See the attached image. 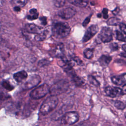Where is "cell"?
<instances>
[{"label":"cell","instance_id":"cell-1","mask_svg":"<svg viewBox=\"0 0 126 126\" xmlns=\"http://www.w3.org/2000/svg\"><path fill=\"white\" fill-rule=\"evenodd\" d=\"M59 99L57 96L51 95L42 103L40 108V112L43 115L48 114L56 108Z\"/></svg>","mask_w":126,"mask_h":126},{"label":"cell","instance_id":"cell-2","mask_svg":"<svg viewBox=\"0 0 126 126\" xmlns=\"http://www.w3.org/2000/svg\"><path fill=\"white\" fill-rule=\"evenodd\" d=\"M70 31L69 26L65 22H57L52 28V32L54 35L59 38H64L67 36Z\"/></svg>","mask_w":126,"mask_h":126},{"label":"cell","instance_id":"cell-3","mask_svg":"<svg viewBox=\"0 0 126 126\" xmlns=\"http://www.w3.org/2000/svg\"><path fill=\"white\" fill-rule=\"evenodd\" d=\"M69 83L65 80H60L54 84L49 89L51 95L57 96L65 92L69 88Z\"/></svg>","mask_w":126,"mask_h":126},{"label":"cell","instance_id":"cell-4","mask_svg":"<svg viewBox=\"0 0 126 126\" xmlns=\"http://www.w3.org/2000/svg\"><path fill=\"white\" fill-rule=\"evenodd\" d=\"M50 88L46 84H43L31 91L30 97L33 99H38L45 96L49 93Z\"/></svg>","mask_w":126,"mask_h":126},{"label":"cell","instance_id":"cell-5","mask_svg":"<svg viewBox=\"0 0 126 126\" xmlns=\"http://www.w3.org/2000/svg\"><path fill=\"white\" fill-rule=\"evenodd\" d=\"M79 118V116L77 112L69 111L63 115L61 119V123L64 125H72L78 121Z\"/></svg>","mask_w":126,"mask_h":126},{"label":"cell","instance_id":"cell-6","mask_svg":"<svg viewBox=\"0 0 126 126\" xmlns=\"http://www.w3.org/2000/svg\"><path fill=\"white\" fill-rule=\"evenodd\" d=\"M41 82L40 77L37 74H33L27 77L23 82L22 88L25 90H29L37 86Z\"/></svg>","mask_w":126,"mask_h":126},{"label":"cell","instance_id":"cell-7","mask_svg":"<svg viewBox=\"0 0 126 126\" xmlns=\"http://www.w3.org/2000/svg\"><path fill=\"white\" fill-rule=\"evenodd\" d=\"M98 37L101 42L107 43L112 40V31L109 28L104 27L102 29Z\"/></svg>","mask_w":126,"mask_h":126},{"label":"cell","instance_id":"cell-8","mask_svg":"<svg viewBox=\"0 0 126 126\" xmlns=\"http://www.w3.org/2000/svg\"><path fill=\"white\" fill-rule=\"evenodd\" d=\"M76 13V10L73 7H69L62 9L58 12L59 16L63 19H69L73 17Z\"/></svg>","mask_w":126,"mask_h":126},{"label":"cell","instance_id":"cell-9","mask_svg":"<svg viewBox=\"0 0 126 126\" xmlns=\"http://www.w3.org/2000/svg\"><path fill=\"white\" fill-rule=\"evenodd\" d=\"M98 27L96 25L91 26L86 31L82 41L83 42H87L92 38L98 32Z\"/></svg>","mask_w":126,"mask_h":126},{"label":"cell","instance_id":"cell-10","mask_svg":"<svg viewBox=\"0 0 126 126\" xmlns=\"http://www.w3.org/2000/svg\"><path fill=\"white\" fill-rule=\"evenodd\" d=\"M104 91L106 94L111 97H115L118 95L123 94L122 89L113 86L106 87L104 89Z\"/></svg>","mask_w":126,"mask_h":126},{"label":"cell","instance_id":"cell-11","mask_svg":"<svg viewBox=\"0 0 126 126\" xmlns=\"http://www.w3.org/2000/svg\"><path fill=\"white\" fill-rule=\"evenodd\" d=\"M111 81L113 84L118 86L126 84V73L112 77Z\"/></svg>","mask_w":126,"mask_h":126},{"label":"cell","instance_id":"cell-12","mask_svg":"<svg viewBox=\"0 0 126 126\" xmlns=\"http://www.w3.org/2000/svg\"><path fill=\"white\" fill-rule=\"evenodd\" d=\"M25 31L31 33L38 34L42 32V29L34 24H27L25 26Z\"/></svg>","mask_w":126,"mask_h":126},{"label":"cell","instance_id":"cell-13","mask_svg":"<svg viewBox=\"0 0 126 126\" xmlns=\"http://www.w3.org/2000/svg\"><path fill=\"white\" fill-rule=\"evenodd\" d=\"M64 45L62 43L57 44L52 51L53 55L57 58H62L64 56Z\"/></svg>","mask_w":126,"mask_h":126},{"label":"cell","instance_id":"cell-14","mask_svg":"<svg viewBox=\"0 0 126 126\" xmlns=\"http://www.w3.org/2000/svg\"><path fill=\"white\" fill-rule=\"evenodd\" d=\"M13 77L18 82H24L28 77V74L25 71L22 70L15 73Z\"/></svg>","mask_w":126,"mask_h":126},{"label":"cell","instance_id":"cell-15","mask_svg":"<svg viewBox=\"0 0 126 126\" xmlns=\"http://www.w3.org/2000/svg\"><path fill=\"white\" fill-rule=\"evenodd\" d=\"M67 73H69V76H70L72 80L74 82L76 85L81 86L83 84V81L80 77L77 76V75L74 72H73V70L69 71V72H67Z\"/></svg>","mask_w":126,"mask_h":126},{"label":"cell","instance_id":"cell-16","mask_svg":"<svg viewBox=\"0 0 126 126\" xmlns=\"http://www.w3.org/2000/svg\"><path fill=\"white\" fill-rule=\"evenodd\" d=\"M112 60V57L108 55H103L98 59V62L101 66H105L108 65Z\"/></svg>","mask_w":126,"mask_h":126},{"label":"cell","instance_id":"cell-17","mask_svg":"<svg viewBox=\"0 0 126 126\" xmlns=\"http://www.w3.org/2000/svg\"><path fill=\"white\" fill-rule=\"evenodd\" d=\"M39 13L35 8H32L30 10L29 14L27 15V18L30 20H33L38 18Z\"/></svg>","mask_w":126,"mask_h":126},{"label":"cell","instance_id":"cell-18","mask_svg":"<svg viewBox=\"0 0 126 126\" xmlns=\"http://www.w3.org/2000/svg\"><path fill=\"white\" fill-rule=\"evenodd\" d=\"M67 1L75 6L81 7H85L88 4L87 0H67Z\"/></svg>","mask_w":126,"mask_h":126},{"label":"cell","instance_id":"cell-19","mask_svg":"<svg viewBox=\"0 0 126 126\" xmlns=\"http://www.w3.org/2000/svg\"><path fill=\"white\" fill-rule=\"evenodd\" d=\"M12 3L14 7H19L20 8L24 7L28 2V0H11Z\"/></svg>","mask_w":126,"mask_h":126},{"label":"cell","instance_id":"cell-20","mask_svg":"<svg viewBox=\"0 0 126 126\" xmlns=\"http://www.w3.org/2000/svg\"><path fill=\"white\" fill-rule=\"evenodd\" d=\"M107 24L110 26H116L120 24V19L116 17H112L108 19Z\"/></svg>","mask_w":126,"mask_h":126},{"label":"cell","instance_id":"cell-21","mask_svg":"<svg viewBox=\"0 0 126 126\" xmlns=\"http://www.w3.org/2000/svg\"><path fill=\"white\" fill-rule=\"evenodd\" d=\"M46 37V33L45 32H41L36 34L35 36L34 39L37 41H40L44 40Z\"/></svg>","mask_w":126,"mask_h":126},{"label":"cell","instance_id":"cell-22","mask_svg":"<svg viewBox=\"0 0 126 126\" xmlns=\"http://www.w3.org/2000/svg\"><path fill=\"white\" fill-rule=\"evenodd\" d=\"M84 56L88 59H91L93 56V50L90 48L86 49L84 51Z\"/></svg>","mask_w":126,"mask_h":126},{"label":"cell","instance_id":"cell-23","mask_svg":"<svg viewBox=\"0 0 126 126\" xmlns=\"http://www.w3.org/2000/svg\"><path fill=\"white\" fill-rule=\"evenodd\" d=\"M88 80L91 84L95 86H99L100 85L99 82L92 75H89Z\"/></svg>","mask_w":126,"mask_h":126},{"label":"cell","instance_id":"cell-24","mask_svg":"<svg viewBox=\"0 0 126 126\" xmlns=\"http://www.w3.org/2000/svg\"><path fill=\"white\" fill-rule=\"evenodd\" d=\"M115 106L118 109L120 110H124L126 108L125 104L121 101L116 100L114 103Z\"/></svg>","mask_w":126,"mask_h":126},{"label":"cell","instance_id":"cell-25","mask_svg":"<svg viewBox=\"0 0 126 126\" xmlns=\"http://www.w3.org/2000/svg\"><path fill=\"white\" fill-rule=\"evenodd\" d=\"M65 2L66 0H55L54 4L57 7H62L64 5Z\"/></svg>","mask_w":126,"mask_h":126},{"label":"cell","instance_id":"cell-26","mask_svg":"<svg viewBox=\"0 0 126 126\" xmlns=\"http://www.w3.org/2000/svg\"><path fill=\"white\" fill-rule=\"evenodd\" d=\"M116 38L121 41H124L125 37L123 36V34L120 32L118 31H116Z\"/></svg>","mask_w":126,"mask_h":126},{"label":"cell","instance_id":"cell-27","mask_svg":"<svg viewBox=\"0 0 126 126\" xmlns=\"http://www.w3.org/2000/svg\"><path fill=\"white\" fill-rule=\"evenodd\" d=\"M71 59H72V60H73L74 62L76 63L78 65H81V64H82L83 63L82 61L78 57L73 56V57H72Z\"/></svg>","mask_w":126,"mask_h":126},{"label":"cell","instance_id":"cell-28","mask_svg":"<svg viewBox=\"0 0 126 126\" xmlns=\"http://www.w3.org/2000/svg\"><path fill=\"white\" fill-rule=\"evenodd\" d=\"M110 48L112 51H116L119 48V46L117 43H113L110 45Z\"/></svg>","mask_w":126,"mask_h":126},{"label":"cell","instance_id":"cell-29","mask_svg":"<svg viewBox=\"0 0 126 126\" xmlns=\"http://www.w3.org/2000/svg\"><path fill=\"white\" fill-rule=\"evenodd\" d=\"M119 26L121 31L126 34V25L124 23H120Z\"/></svg>","mask_w":126,"mask_h":126},{"label":"cell","instance_id":"cell-30","mask_svg":"<svg viewBox=\"0 0 126 126\" xmlns=\"http://www.w3.org/2000/svg\"><path fill=\"white\" fill-rule=\"evenodd\" d=\"M91 15H90L88 17H87L84 20V22H83V26L84 27H86L88 24V23L90 22V19H91Z\"/></svg>","mask_w":126,"mask_h":126},{"label":"cell","instance_id":"cell-31","mask_svg":"<svg viewBox=\"0 0 126 126\" xmlns=\"http://www.w3.org/2000/svg\"><path fill=\"white\" fill-rule=\"evenodd\" d=\"M102 13L103 14V18L104 19H107L108 17V10L107 8H104L102 10Z\"/></svg>","mask_w":126,"mask_h":126},{"label":"cell","instance_id":"cell-32","mask_svg":"<svg viewBox=\"0 0 126 126\" xmlns=\"http://www.w3.org/2000/svg\"><path fill=\"white\" fill-rule=\"evenodd\" d=\"M40 20L41 21V23L42 25H45L47 24V19L45 17H42L40 18Z\"/></svg>","mask_w":126,"mask_h":126},{"label":"cell","instance_id":"cell-33","mask_svg":"<svg viewBox=\"0 0 126 126\" xmlns=\"http://www.w3.org/2000/svg\"><path fill=\"white\" fill-rule=\"evenodd\" d=\"M3 86L4 88H6V89H9V90H11L12 89V87L10 85V84H8L6 82H3Z\"/></svg>","mask_w":126,"mask_h":126},{"label":"cell","instance_id":"cell-34","mask_svg":"<svg viewBox=\"0 0 126 126\" xmlns=\"http://www.w3.org/2000/svg\"><path fill=\"white\" fill-rule=\"evenodd\" d=\"M4 58L3 53L0 51V64L4 61Z\"/></svg>","mask_w":126,"mask_h":126},{"label":"cell","instance_id":"cell-35","mask_svg":"<svg viewBox=\"0 0 126 126\" xmlns=\"http://www.w3.org/2000/svg\"><path fill=\"white\" fill-rule=\"evenodd\" d=\"M6 98H7V95L4 94L0 92V99H4Z\"/></svg>","mask_w":126,"mask_h":126},{"label":"cell","instance_id":"cell-36","mask_svg":"<svg viewBox=\"0 0 126 126\" xmlns=\"http://www.w3.org/2000/svg\"><path fill=\"white\" fill-rule=\"evenodd\" d=\"M119 11H120L119 8H118V7H117V8H116L114 10H113L112 12L113 13V14L114 15H117V14H118V13L119 12Z\"/></svg>","mask_w":126,"mask_h":126},{"label":"cell","instance_id":"cell-37","mask_svg":"<svg viewBox=\"0 0 126 126\" xmlns=\"http://www.w3.org/2000/svg\"><path fill=\"white\" fill-rule=\"evenodd\" d=\"M122 94H126V84L124 85L122 89Z\"/></svg>","mask_w":126,"mask_h":126},{"label":"cell","instance_id":"cell-38","mask_svg":"<svg viewBox=\"0 0 126 126\" xmlns=\"http://www.w3.org/2000/svg\"><path fill=\"white\" fill-rule=\"evenodd\" d=\"M14 10L15 11H16V12H18V11H20V10H21V8L19 7H14Z\"/></svg>","mask_w":126,"mask_h":126},{"label":"cell","instance_id":"cell-39","mask_svg":"<svg viewBox=\"0 0 126 126\" xmlns=\"http://www.w3.org/2000/svg\"><path fill=\"white\" fill-rule=\"evenodd\" d=\"M120 55L122 57H124V58H126V52H122L120 53Z\"/></svg>","mask_w":126,"mask_h":126},{"label":"cell","instance_id":"cell-40","mask_svg":"<svg viewBox=\"0 0 126 126\" xmlns=\"http://www.w3.org/2000/svg\"><path fill=\"white\" fill-rule=\"evenodd\" d=\"M122 49L125 52H126V44H125L122 45Z\"/></svg>","mask_w":126,"mask_h":126},{"label":"cell","instance_id":"cell-41","mask_svg":"<svg viewBox=\"0 0 126 126\" xmlns=\"http://www.w3.org/2000/svg\"><path fill=\"white\" fill-rule=\"evenodd\" d=\"M101 15L100 14H97V17H101Z\"/></svg>","mask_w":126,"mask_h":126},{"label":"cell","instance_id":"cell-42","mask_svg":"<svg viewBox=\"0 0 126 126\" xmlns=\"http://www.w3.org/2000/svg\"><path fill=\"white\" fill-rule=\"evenodd\" d=\"M124 42H126V37H125V38H124Z\"/></svg>","mask_w":126,"mask_h":126},{"label":"cell","instance_id":"cell-43","mask_svg":"<svg viewBox=\"0 0 126 126\" xmlns=\"http://www.w3.org/2000/svg\"><path fill=\"white\" fill-rule=\"evenodd\" d=\"M125 117L126 118V113H125Z\"/></svg>","mask_w":126,"mask_h":126}]
</instances>
